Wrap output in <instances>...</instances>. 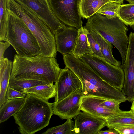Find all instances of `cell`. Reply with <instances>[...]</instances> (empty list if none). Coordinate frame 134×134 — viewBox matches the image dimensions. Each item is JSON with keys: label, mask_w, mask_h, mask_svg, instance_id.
Returning a JSON list of instances; mask_svg holds the SVG:
<instances>
[{"label": "cell", "mask_w": 134, "mask_h": 134, "mask_svg": "<svg viewBox=\"0 0 134 134\" xmlns=\"http://www.w3.org/2000/svg\"><path fill=\"white\" fill-rule=\"evenodd\" d=\"M65 66L78 76L82 84L83 97L94 96L114 100L120 103L127 100L122 91L110 85L90 66L73 55H64Z\"/></svg>", "instance_id": "1"}, {"label": "cell", "mask_w": 134, "mask_h": 134, "mask_svg": "<svg viewBox=\"0 0 134 134\" xmlns=\"http://www.w3.org/2000/svg\"><path fill=\"white\" fill-rule=\"evenodd\" d=\"M62 69L54 57L39 54L31 57L15 55L10 78L32 80L53 84Z\"/></svg>", "instance_id": "2"}, {"label": "cell", "mask_w": 134, "mask_h": 134, "mask_svg": "<svg viewBox=\"0 0 134 134\" xmlns=\"http://www.w3.org/2000/svg\"><path fill=\"white\" fill-rule=\"evenodd\" d=\"M53 114V103L27 93L21 109L13 116L22 134H33L47 126Z\"/></svg>", "instance_id": "3"}, {"label": "cell", "mask_w": 134, "mask_h": 134, "mask_svg": "<svg viewBox=\"0 0 134 134\" xmlns=\"http://www.w3.org/2000/svg\"><path fill=\"white\" fill-rule=\"evenodd\" d=\"M84 27L98 34L116 48L122 58V68L125 61L129 38L128 28L119 18H110L96 13L88 18Z\"/></svg>", "instance_id": "4"}, {"label": "cell", "mask_w": 134, "mask_h": 134, "mask_svg": "<svg viewBox=\"0 0 134 134\" xmlns=\"http://www.w3.org/2000/svg\"><path fill=\"white\" fill-rule=\"evenodd\" d=\"M10 9L24 22L38 44L40 54L55 58L57 48L54 35L48 27L36 15L14 0H9Z\"/></svg>", "instance_id": "5"}, {"label": "cell", "mask_w": 134, "mask_h": 134, "mask_svg": "<svg viewBox=\"0 0 134 134\" xmlns=\"http://www.w3.org/2000/svg\"><path fill=\"white\" fill-rule=\"evenodd\" d=\"M7 39L18 55L31 57L40 54L38 44L33 34L23 20L10 9Z\"/></svg>", "instance_id": "6"}, {"label": "cell", "mask_w": 134, "mask_h": 134, "mask_svg": "<svg viewBox=\"0 0 134 134\" xmlns=\"http://www.w3.org/2000/svg\"><path fill=\"white\" fill-rule=\"evenodd\" d=\"M90 66L100 77L113 86L122 90L124 80V71L104 59L93 54H85L80 59Z\"/></svg>", "instance_id": "7"}, {"label": "cell", "mask_w": 134, "mask_h": 134, "mask_svg": "<svg viewBox=\"0 0 134 134\" xmlns=\"http://www.w3.org/2000/svg\"><path fill=\"white\" fill-rule=\"evenodd\" d=\"M29 9L43 21L54 35L67 27L56 17L48 0H14Z\"/></svg>", "instance_id": "8"}, {"label": "cell", "mask_w": 134, "mask_h": 134, "mask_svg": "<svg viewBox=\"0 0 134 134\" xmlns=\"http://www.w3.org/2000/svg\"><path fill=\"white\" fill-rule=\"evenodd\" d=\"M80 0H48L58 18L64 24L78 29L83 27L79 9Z\"/></svg>", "instance_id": "9"}, {"label": "cell", "mask_w": 134, "mask_h": 134, "mask_svg": "<svg viewBox=\"0 0 134 134\" xmlns=\"http://www.w3.org/2000/svg\"><path fill=\"white\" fill-rule=\"evenodd\" d=\"M83 96L82 88L63 99L53 102V114L62 119L74 118L81 112L80 107Z\"/></svg>", "instance_id": "10"}, {"label": "cell", "mask_w": 134, "mask_h": 134, "mask_svg": "<svg viewBox=\"0 0 134 134\" xmlns=\"http://www.w3.org/2000/svg\"><path fill=\"white\" fill-rule=\"evenodd\" d=\"M129 41L125 63L122 67L124 74L121 90L129 102L134 100V32L129 35Z\"/></svg>", "instance_id": "11"}, {"label": "cell", "mask_w": 134, "mask_h": 134, "mask_svg": "<svg viewBox=\"0 0 134 134\" xmlns=\"http://www.w3.org/2000/svg\"><path fill=\"white\" fill-rule=\"evenodd\" d=\"M55 84L57 92L55 99V102L82 88V83L78 76L66 66L62 69Z\"/></svg>", "instance_id": "12"}, {"label": "cell", "mask_w": 134, "mask_h": 134, "mask_svg": "<svg viewBox=\"0 0 134 134\" xmlns=\"http://www.w3.org/2000/svg\"><path fill=\"white\" fill-rule=\"evenodd\" d=\"M74 118L73 134H98L106 126L105 120L84 111L81 112Z\"/></svg>", "instance_id": "13"}, {"label": "cell", "mask_w": 134, "mask_h": 134, "mask_svg": "<svg viewBox=\"0 0 134 134\" xmlns=\"http://www.w3.org/2000/svg\"><path fill=\"white\" fill-rule=\"evenodd\" d=\"M78 35V29L70 26L55 35L57 51L63 55L72 54Z\"/></svg>", "instance_id": "14"}, {"label": "cell", "mask_w": 134, "mask_h": 134, "mask_svg": "<svg viewBox=\"0 0 134 134\" xmlns=\"http://www.w3.org/2000/svg\"><path fill=\"white\" fill-rule=\"evenodd\" d=\"M102 98L94 96L83 97L80 110L105 120L108 117L118 112L102 106Z\"/></svg>", "instance_id": "15"}, {"label": "cell", "mask_w": 134, "mask_h": 134, "mask_svg": "<svg viewBox=\"0 0 134 134\" xmlns=\"http://www.w3.org/2000/svg\"><path fill=\"white\" fill-rule=\"evenodd\" d=\"M13 66L12 62L7 58L0 61V107L6 102V95Z\"/></svg>", "instance_id": "16"}, {"label": "cell", "mask_w": 134, "mask_h": 134, "mask_svg": "<svg viewBox=\"0 0 134 134\" xmlns=\"http://www.w3.org/2000/svg\"><path fill=\"white\" fill-rule=\"evenodd\" d=\"M77 29L78 35L72 55L76 58L80 59L85 54H93L87 36L89 31L84 27Z\"/></svg>", "instance_id": "17"}, {"label": "cell", "mask_w": 134, "mask_h": 134, "mask_svg": "<svg viewBox=\"0 0 134 134\" xmlns=\"http://www.w3.org/2000/svg\"><path fill=\"white\" fill-rule=\"evenodd\" d=\"M105 121L106 126L109 128L134 125V113L131 110H121L108 117Z\"/></svg>", "instance_id": "18"}, {"label": "cell", "mask_w": 134, "mask_h": 134, "mask_svg": "<svg viewBox=\"0 0 134 134\" xmlns=\"http://www.w3.org/2000/svg\"><path fill=\"white\" fill-rule=\"evenodd\" d=\"M25 98H15L7 100L0 107V123L4 122L21 108Z\"/></svg>", "instance_id": "19"}, {"label": "cell", "mask_w": 134, "mask_h": 134, "mask_svg": "<svg viewBox=\"0 0 134 134\" xmlns=\"http://www.w3.org/2000/svg\"><path fill=\"white\" fill-rule=\"evenodd\" d=\"M110 2H115L113 0H80L79 9L81 16L88 19L104 5Z\"/></svg>", "instance_id": "20"}, {"label": "cell", "mask_w": 134, "mask_h": 134, "mask_svg": "<svg viewBox=\"0 0 134 134\" xmlns=\"http://www.w3.org/2000/svg\"><path fill=\"white\" fill-rule=\"evenodd\" d=\"M97 40L100 46L103 58L110 63L116 66H120L121 63L116 60L112 53V44L109 41L95 32L89 31Z\"/></svg>", "instance_id": "21"}, {"label": "cell", "mask_w": 134, "mask_h": 134, "mask_svg": "<svg viewBox=\"0 0 134 134\" xmlns=\"http://www.w3.org/2000/svg\"><path fill=\"white\" fill-rule=\"evenodd\" d=\"M25 92L48 101L50 98L55 97L56 86L53 83L40 85L30 88Z\"/></svg>", "instance_id": "22"}, {"label": "cell", "mask_w": 134, "mask_h": 134, "mask_svg": "<svg viewBox=\"0 0 134 134\" xmlns=\"http://www.w3.org/2000/svg\"><path fill=\"white\" fill-rule=\"evenodd\" d=\"M10 9L9 0H0V40L7 41V23Z\"/></svg>", "instance_id": "23"}, {"label": "cell", "mask_w": 134, "mask_h": 134, "mask_svg": "<svg viewBox=\"0 0 134 134\" xmlns=\"http://www.w3.org/2000/svg\"><path fill=\"white\" fill-rule=\"evenodd\" d=\"M118 15L126 25L134 26V4L129 3L121 5L118 11Z\"/></svg>", "instance_id": "24"}, {"label": "cell", "mask_w": 134, "mask_h": 134, "mask_svg": "<svg viewBox=\"0 0 134 134\" xmlns=\"http://www.w3.org/2000/svg\"><path fill=\"white\" fill-rule=\"evenodd\" d=\"M47 84L45 82L32 80H18L10 78L8 86L21 92H25L27 89L37 85Z\"/></svg>", "instance_id": "25"}, {"label": "cell", "mask_w": 134, "mask_h": 134, "mask_svg": "<svg viewBox=\"0 0 134 134\" xmlns=\"http://www.w3.org/2000/svg\"><path fill=\"white\" fill-rule=\"evenodd\" d=\"M74 123L72 119H67L61 125L48 129L43 134H73Z\"/></svg>", "instance_id": "26"}, {"label": "cell", "mask_w": 134, "mask_h": 134, "mask_svg": "<svg viewBox=\"0 0 134 134\" xmlns=\"http://www.w3.org/2000/svg\"><path fill=\"white\" fill-rule=\"evenodd\" d=\"M121 4L116 2H108L102 6L96 12L110 18L118 17V12Z\"/></svg>", "instance_id": "27"}, {"label": "cell", "mask_w": 134, "mask_h": 134, "mask_svg": "<svg viewBox=\"0 0 134 134\" xmlns=\"http://www.w3.org/2000/svg\"><path fill=\"white\" fill-rule=\"evenodd\" d=\"M87 36L93 54L103 58L100 46L96 39L90 31Z\"/></svg>", "instance_id": "28"}, {"label": "cell", "mask_w": 134, "mask_h": 134, "mask_svg": "<svg viewBox=\"0 0 134 134\" xmlns=\"http://www.w3.org/2000/svg\"><path fill=\"white\" fill-rule=\"evenodd\" d=\"M27 93L16 90L8 86L6 95V100L15 98H25Z\"/></svg>", "instance_id": "29"}, {"label": "cell", "mask_w": 134, "mask_h": 134, "mask_svg": "<svg viewBox=\"0 0 134 134\" xmlns=\"http://www.w3.org/2000/svg\"><path fill=\"white\" fill-rule=\"evenodd\" d=\"M120 103L116 101L102 98V106L113 111L119 112L121 110L119 108Z\"/></svg>", "instance_id": "30"}, {"label": "cell", "mask_w": 134, "mask_h": 134, "mask_svg": "<svg viewBox=\"0 0 134 134\" xmlns=\"http://www.w3.org/2000/svg\"><path fill=\"white\" fill-rule=\"evenodd\" d=\"M120 134H134V125L120 127L114 129Z\"/></svg>", "instance_id": "31"}, {"label": "cell", "mask_w": 134, "mask_h": 134, "mask_svg": "<svg viewBox=\"0 0 134 134\" xmlns=\"http://www.w3.org/2000/svg\"><path fill=\"white\" fill-rule=\"evenodd\" d=\"M11 45L7 41L3 42L0 41V61L4 60V54L6 49Z\"/></svg>", "instance_id": "32"}, {"label": "cell", "mask_w": 134, "mask_h": 134, "mask_svg": "<svg viewBox=\"0 0 134 134\" xmlns=\"http://www.w3.org/2000/svg\"><path fill=\"white\" fill-rule=\"evenodd\" d=\"M117 131L114 129L109 128L105 131H100L98 134H118Z\"/></svg>", "instance_id": "33"}, {"label": "cell", "mask_w": 134, "mask_h": 134, "mask_svg": "<svg viewBox=\"0 0 134 134\" xmlns=\"http://www.w3.org/2000/svg\"><path fill=\"white\" fill-rule=\"evenodd\" d=\"M130 110L134 113V100L132 102Z\"/></svg>", "instance_id": "34"}, {"label": "cell", "mask_w": 134, "mask_h": 134, "mask_svg": "<svg viewBox=\"0 0 134 134\" xmlns=\"http://www.w3.org/2000/svg\"><path fill=\"white\" fill-rule=\"evenodd\" d=\"M115 2L119 3L121 4L123 3L124 0H113Z\"/></svg>", "instance_id": "35"}, {"label": "cell", "mask_w": 134, "mask_h": 134, "mask_svg": "<svg viewBox=\"0 0 134 134\" xmlns=\"http://www.w3.org/2000/svg\"><path fill=\"white\" fill-rule=\"evenodd\" d=\"M128 2L130 3L134 4V0H125Z\"/></svg>", "instance_id": "36"}]
</instances>
